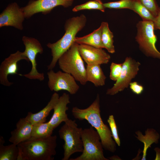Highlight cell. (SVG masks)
<instances>
[{"label": "cell", "instance_id": "6da1fadb", "mask_svg": "<svg viewBox=\"0 0 160 160\" xmlns=\"http://www.w3.org/2000/svg\"><path fill=\"white\" fill-rule=\"evenodd\" d=\"M100 99L97 94L93 102L87 108H73L71 112L74 118L79 120H86L99 134L103 148L112 153L116 150V143L113 140L110 129L103 122L100 115Z\"/></svg>", "mask_w": 160, "mask_h": 160}, {"label": "cell", "instance_id": "7a4b0ae2", "mask_svg": "<svg viewBox=\"0 0 160 160\" xmlns=\"http://www.w3.org/2000/svg\"><path fill=\"white\" fill-rule=\"evenodd\" d=\"M56 135L31 137L17 145L18 160H52L56 154Z\"/></svg>", "mask_w": 160, "mask_h": 160}, {"label": "cell", "instance_id": "3957f363", "mask_svg": "<svg viewBox=\"0 0 160 160\" xmlns=\"http://www.w3.org/2000/svg\"><path fill=\"white\" fill-rule=\"evenodd\" d=\"M86 22V17L83 14L69 18L65 22V32L62 37L55 43L47 44L51 49L52 56L51 63L47 66L48 70L54 68L59 58L75 42L76 34L84 27Z\"/></svg>", "mask_w": 160, "mask_h": 160}, {"label": "cell", "instance_id": "277c9868", "mask_svg": "<svg viewBox=\"0 0 160 160\" xmlns=\"http://www.w3.org/2000/svg\"><path fill=\"white\" fill-rule=\"evenodd\" d=\"M78 44L75 42L70 48L59 58V68L63 72L72 75L82 85L87 82L86 68L78 48Z\"/></svg>", "mask_w": 160, "mask_h": 160}, {"label": "cell", "instance_id": "5b68a950", "mask_svg": "<svg viewBox=\"0 0 160 160\" xmlns=\"http://www.w3.org/2000/svg\"><path fill=\"white\" fill-rule=\"evenodd\" d=\"M58 131L60 138L63 140L64 150L62 160H68L75 153L82 152L83 150L81 139L83 129L79 127L75 120L69 119L65 121Z\"/></svg>", "mask_w": 160, "mask_h": 160}, {"label": "cell", "instance_id": "8992f818", "mask_svg": "<svg viewBox=\"0 0 160 160\" xmlns=\"http://www.w3.org/2000/svg\"><path fill=\"white\" fill-rule=\"evenodd\" d=\"M81 139L83 150L80 156L70 160H109L104 155L100 137L92 126L83 129Z\"/></svg>", "mask_w": 160, "mask_h": 160}, {"label": "cell", "instance_id": "52a82bcc", "mask_svg": "<svg viewBox=\"0 0 160 160\" xmlns=\"http://www.w3.org/2000/svg\"><path fill=\"white\" fill-rule=\"evenodd\" d=\"M135 39L141 51L147 56L160 59V52L156 46L157 38L153 22L141 21L137 24Z\"/></svg>", "mask_w": 160, "mask_h": 160}, {"label": "cell", "instance_id": "ba28073f", "mask_svg": "<svg viewBox=\"0 0 160 160\" xmlns=\"http://www.w3.org/2000/svg\"><path fill=\"white\" fill-rule=\"evenodd\" d=\"M140 63L130 57H127L122 63L121 71L113 86L108 89L106 94L113 95L127 88L139 70Z\"/></svg>", "mask_w": 160, "mask_h": 160}, {"label": "cell", "instance_id": "9c48e42d", "mask_svg": "<svg viewBox=\"0 0 160 160\" xmlns=\"http://www.w3.org/2000/svg\"><path fill=\"white\" fill-rule=\"evenodd\" d=\"M22 40L25 48L23 53L32 65L30 71L28 73L22 75V76L31 79L43 81L44 79V74L38 71L36 60L37 55L42 54L43 52V49L41 43L34 38L26 36H23Z\"/></svg>", "mask_w": 160, "mask_h": 160}, {"label": "cell", "instance_id": "30bf717a", "mask_svg": "<svg viewBox=\"0 0 160 160\" xmlns=\"http://www.w3.org/2000/svg\"><path fill=\"white\" fill-rule=\"evenodd\" d=\"M48 86L51 91L57 92L61 90L68 91L71 95L76 94L79 87L71 74L61 71L55 72L51 70L47 73Z\"/></svg>", "mask_w": 160, "mask_h": 160}, {"label": "cell", "instance_id": "8fae6325", "mask_svg": "<svg viewBox=\"0 0 160 160\" xmlns=\"http://www.w3.org/2000/svg\"><path fill=\"white\" fill-rule=\"evenodd\" d=\"M73 0H31L25 7H22L25 18H28L34 14L41 12L46 15L55 7L62 6L67 8L72 5Z\"/></svg>", "mask_w": 160, "mask_h": 160}, {"label": "cell", "instance_id": "7c38bea8", "mask_svg": "<svg viewBox=\"0 0 160 160\" xmlns=\"http://www.w3.org/2000/svg\"><path fill=\"white\" fill-rule=\"evenodd\" d=\"M22 60L29 62L23 52L18 50L15 53L11 54L1 62L0 66V83L1 84L9 87L13 84L8 79V76L9 75L17 74L22 76V74L17 73V63Z\"/></svg>", "mask_w": 160, "mask_h": 160}, {"label": "cell", "instance_id": "4fadbf2b", "mask_svg": "<svg viewBox=\"0 0 160 160\" xmlns=\"http://www.w3.org/2000/svg\"><path fill=\"white\" fill-rule=\"evenodd\" d=\"M25 18L22 8L16 2L9 4L0 15V27L11 26L19 30L23 29Z\"/></svg>", "mask_w": 160, "mask_h": 160}, {"label": "cell", "instance_id": "5bb4252c", "mask_svg": "<svg viewBox=\"0 0 160 160\" xmlns=\"http://www.w3.org/2000/svg\"><path fill=\"white\" fill-rule=\"evenodd\" d=\"M78 48L80 55L87 65L106 64L111 58L110 55L103 48L79 44Z\"/></svg>", "mask_w": 160, "mask_h": 160}, {"label": "cell", "instance_id": "9a60e30c", "mask_svg": "<svg viewBox=\"0 0 160 160\" xmlns=\"http://www.w3.org/2000/svg\"><path fill=\"white\" fill-rule=\"evenodd\" d=\"M69 95L64 93L59 98L53 109V115L48 122L54 129L62 122L69 119L66 112L68 110L67 105L71 102Z\"/></svg>", "mask_w": 160, "mask_h": 160}, {"label": "cell", "instance_id": "2e32d148", "mask_svg": "<svg viewBox=\"0 0 160 160\" xmlns=\"http://www.w3.org/2000/svg\"><path fill=\"white\" fill-rule=\"evenodd\" d=\"M33 125L25 118L20 119L16 128L11 132L9 141L17 145L31 137Z\"/></svg>", "mask_w": 160, "mask_h": 160}, {"label": "cell", "instance_id": "e0dca14e", "mask_svg": "<svg viewBox=\"0 0 160 160\" xmlns=\"http://www.w3.org/2000/svg\"><path fill=\"white\" fill-rule=\"evenodd\" d=\"M59 97V94L55 92L52 95L49 102L43 108L36 113L28 112L25 118L32 125L45 122L47 117L51 111L53 109Z\"/></svg>", "mask_w": 160, "mask_h": 160}, {"label": "cell", "instance_id": "ac0fdd59", "mask_svg": "<svg viewBox=\"0 0 160 160\" xmlns=\"http://www.w3.org/2000/svg\"><path fill=\"white\" fill-rule=\"evenodd\" d=\"M145 135H143L140 131L135 132L137 136L135 137L144 144L142 160H145L148 149L151 147L153 143H158L160 138L159 133L153 128H148L145 131Z\"/></svg>", "mask_w": 160, "mask_h": 160}, {"label": "cell", "instance_id": "d6986e66", "mask_svg": "<svg viewBox=\"0 0 160 160\" xmlns=\"http://www.w3.org/2000/svg\"><path fill=\"white\" fill-rule=\"evenodd\" d=\"M87 81L92 83L96 87L105 84L106 77L100 65H87L86 68Z\"/></svg>", "mask_w": 160, "mask_h": 160}, {"label": "cell", "instance_id": "ffe728a7", "mask_svg": "<svg viewBox=\"0 0 160 160\" xmlns=\"http://www.w3.org/2000/svg\"><path fill=\"white\" fill-rule=\"evenodd\" d=\"M102 26H100L92 33L84 36L76 37L75 42L79 44H84L96 48H103L102 41Z\"/></svg>", "mask_w": 160, "mask_h": 160}, {"label": "cell", "instance_id": "44dd1931", "mask_svg": "<svg viewBox=\"0 0 160 160\" xmlns=\"http://www.w3.org/2000/svg\"><path fill=\"white\" fill-rule=\"evenodd\" d=\"M3 137L0 138V160H16L19 154V149L17 145L12 143L4 145Z\"/></svg>", "mask_w": 160, "mask_h": 160}, {"label": "cell", "instance_id": "7402d4cb", "mask_svg": "<svg viewBox=\"0 0 160 160\" xmlns=\"http://www.w3.org/2000/svg\"><path fill=\"white\" fill-rule=\"evenodd\" d=\"M101 24L102 26V41L104 48L109 52L113 53L115 52V49L113 45V34L110 30L107 22H102Z\"/></svg>", "mask_w": 160, "mask_h": 160}, {"label": "cell", "instance_id": "603a6c76", "mask_svg": "<svg viewBox=\"0 0 160 160\" xmlns=\"http://www.w3.org/2000/svg\"><path fill=\"white\" fill-rule=\"evenodd\" d=\"M31 137H45L52 135L54 129L47 122H41L33 125Z\"/></svg>", "mask_w": 160, "mask_h": 160}, {"label": "cell", "instance_id": "cb8c5ba5", "mask_svg": "<svg viewBox=\"0 0 160 160\" xmlns=\"http://www.w3.org/2000/svg\"><path fill=\"white\" fill-rule=\"evenodd\" d=\"M130 9L138 14L143 21L153 22L154 20L155 17L139 0H133Z\"/></svg>", "mask_w": 160, "mask_h": 160}, {"label": "cell", "instance_id": "d4e9b609", "mask_svg": "<svg viewBox=\"0 0 160 160\" xmlns=\"http://www.w3.org/2000/svg\"><path fill=\"white\" fill-rule=\"evenodd\" d=\"M105 8L101 0H93L76 6L72 9V11L77 12L84 9H97L104 12Z\"/></svg>", "mask_w": 160, "mask_h": 160}, {"label": "cell", "instance_id": "484cf974", "mask_svg": "<svg viewBox=\"0 0 160 160\" xmlns=\"http://www.w3.org/2000/svg\"><path fill=\"white\" fill-rule=\"evenodd\" d=\"M133 0H120L103 3L105 8L114 9H130Z\"/></svg>", "mask_w": 160, "mask_h": 160}, {"label": "cell", "instance_id": "4316f807", "mask_svg": "<svg viewBox=\"0 0 160 160\" xmlns=\"http://www.w3.org/2000/svg\"><path fill=\"white\" fill-rule=\"evenodd\" d=\"M107 122L109 124L114 140L118 146H120V139L118 134L116 125L113 115H111L109 116L107 119Z\"/></svg>", "mask_w": 160, "mask_h": 160}, {"label": "cell", "instance_id": "83f0119b", "mask_svg": "<svg viewBox=\"0 0 160 160\" xmlns=\"http://www.w3.org/2000/svg\"><path fill=\"white\" fill-rule=\"evenodd\" d=\"M155 17L157 16L159 9L156 0H139Z\"/></svg>", "mask_w": 160, "mask_h": 160}, {"label": "cell", "instance_id": "f1b7e54d", "mask_svg": "<svg viewBox=\"0 0 160 160\" xmlns=\"http://www.w3.org/2000/svg\"><path fill=\"white\" fill-rule=\"evenodd\" d=\"M122 63H117L112 62L110 66V79L116 81L119 78L121 71Z\"/></svg>", "mask_w": 160, "mask_h": 160}, {"label": "cell", "instance_id": "f546056e", "mask_svg": "<svg viewBox=\"0 0 160 160\" xmlns=\"http://www.w3.org/2000/svg\"><path fill=\"white\" fill-rule=\"evenodd\" d=\"M129 85L132 91L136 95L141 94L144 90L143 87L136 81L131 82Z\"/></svg>", "mask_w": 160, "mask_h": 160}, {"label": "cell", "instance_id": "4dcf8cb0", "mask_svg": "<svg viewBox=\"0 0 160 160\" xmlns=\"http://www.w3.org/2000/svg\"><path fill=\"white\" fill-rule=\"evenodd\" d=\"M154 30H160V7L158 14L153 21Z\"/></svg>", "mask_w": 160, "mask_h": 160}, {"label": "cell", "instance_id": "1f68e13d", "mask_svg": "<svg viewBox=\"0 0 160 160\" xmlns=\"http://www.w3.org/2000/svg\"><path fill=\"white\" fill-rule=\"evenodd\" d=\"M154 150L156 153V156L155 160H160V148L156 147L154 149Z\"/></svg>", "mask_w": 160, "mask_h": 160}, {"label": "cell", "instance_id": "d6a6232c", "mask_svg": "<svg viewBox=\"0 0 160 160\" xmlns=\"http://www.w3.org/2000/svg\"><path fill=\"white\" fill-rule=\"evenodd\" d=\"M109 159L111 160H121L120 157L117 155H113L109 157Z\"/></svg>", "mask_w": 160, "mask_h": 160}]
</instances>
